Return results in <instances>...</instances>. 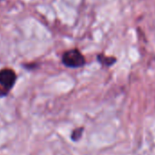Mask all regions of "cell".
I'll return each instance as SVG.
<instances>
[{"mask_svg":"<svg viewBox=\"0 0 155 155\" xmlns=\"http://www.w3.org/2000/svg\"><path fill=\"white\" fill-rule=\"evenodd\" d=\"M98 60L99 62H101L103 66H111L113 63L116 62V58H110V57H106L103 54H100L98 55Z\"/></svg>","mask_w":155,"mask_h":155,"instance_id":"cell-3","label":"cell"},{"mask_svg":"<svg viewBox=\"0 0 155 155\" xmlns=\"http://www.w3.org/2000/svg\"><path fill=\"white\" fill-rule=\"evenodd\" d=\"M83 130H84L83 128H78V129H75V130L72 131V133H71V140H74V141L80 140V139H81V136H82Z\"/></svg>","mask_w":155,"mask_h":155,"instance_id":"cell-4","label":"cell"},{"mask_svg":"<svg viewBox=\"0 0 155 155\" xmlns=\"http://www.w3.org/2000/svg\"><path fill=\"white\" fill-rule=\"evenodd\" d=\"M64 66L71 68H79L85 65L86 59L83 54L77 48H72L64 52L61 58Z\"/></svg>","mask_w":155,"mask_h":155,"instance_id":"cell-2","label":"cell"},{"mask_svg":"<svg viewBox=\"0 0 155 155\" xmlns=\"http://www.w3.org/2000/svg\"><path fill=\"white\" fill-rule=\"evenodd\" d=\"M17 73L8 68L0 70V99L7 97L17 81Z\"/></svg>","mask_w":155,"mask_h":155,"instance_id":"cell-1","label":"cell"}]
</instances>
